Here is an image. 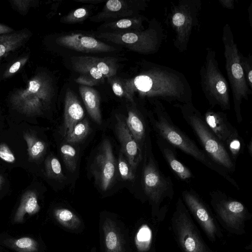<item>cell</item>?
I'll list each match as a JSON object with an SVG mask.
<instances>
[{
  "mask_svg": "<svg viewBox=\"0 0 252 252\" xmlns=\"http://www.w3.org/2000/svg\"><path fill=\"white\" fill-rule=\"evenodd\" d=\"M150 120L158 137L191 156L222 176L235 188L239 189L238 184L230 174L215 164L203 150L199 148L193 140L173 122L160 101H155L154 110L153 113L150 115Z\"/></svg>",
  "mask_w": 252,
  "mask_h": 252,
  "instance_id": "cell-1",
  "label": "cell"
},
{
  "mask_svg": "<svg viewBox=\"0 0 252 252\" xmlns=\"http://www.w3.org/2000/svg\"><path fill=\"white\" fill-rule=\"evenodd\" d=\"M183 117L198 138L207 156L217 165L229 173L235 163L224 145L219 140L205 122L204 116L190 102L176 105Z\"/></svg>",
  "mask_w": 252,
  "mask_h": 252,
  "instance_id": "cell-2",
  "label": "cell"
},
{
  "mask_svg": "<svg viewBox=\"0 0 252 252\" xmlns=\"http://www.w3.org/2000/svg\"><path fill=\"white\" fill-rule=\"evenodd\" d=\"M51 79L38 73L29 81L27 87L14 91L10 97L12 106L27 115L39 114L48 106L54 95Z\"/></svg>",
  "mask_w": 252,
  "mask_h": 252,
  "instance_id": "cell-3",
  "label": "cell"
},
{
  "mask_svg": "<svg viewBox=\"0 0 252 252\" xmlns=\"http://www.w3.org/2000/svg\"><path fill=\"white\" fill-rule=\"evenodd\" d=\"M222 41L224 47L225 66L228 78L231 87L234 110L238 123L242 121L241 105L243 99L247 100L251 94L247 84L243 67L241 56L238 54L232 32L228 24L223 28Z\"/></svg>",
  "mask_w": 252,
  "mask_h": 252,
  "instance_id": "cell-4",
  "label": "cell"
},
{
  "mask_svg": "<svg viewBox=\"0 0 252 252\" xmlns=\"http://www.w3.org/2000/svg\"><path fill=\"white\" fill-rule=\"evenodd\" d=\"M201 84L210 104L219 105L222 110L230 109L227 83L219 69L214 51L209 49L204 65L201 70Z\"/></svg>",
  "mask_w": 252,
  "mask_h": 252,
  "instance_id": "cell-5",
  "label": "cell"
},
{
  "mask_svg": "<svg viewBox=\"0 0 252 252\" xmlns=\"http://www.w3.org/2000/svg\"><path fill=\"white\" fill-rule=\"evenodd\" d=\"M143 169V185L144 192L154 203L158 204L165 197L172 198L173 184L170 177L160 170L149 142Z\"/></svg>",
  "mask_w": 252,
  "mask_h": 252,
  "instance_id": "cell-6",
  "label": "cell"
},
{
  "mask_svg": "<svg viewBox=\"0 0 252 252\" xmlns=\"http://www.w3.org/2000/svg\"><path fill=\"white\" fill-rule=\"evenodd\" d=\"M96 37L139 53L153 51L157 44L156 32L152 29L145 31L103 32Z\"/></svg>",
  "mask_w": 252,
  "mask_h": 252,
  "instance_id": "cell-7",
  "label": "cell"
},
{
  "mask_svg": "<svg viewBox=\"0 0 252 252\" xmlns=\"http://www.w3.org/2000/svg\"><path fill=\"white\" fill-rule=\"evenodd\" d=\"M116 161L110 141H103L91 166L95 183L103 191L113 183L116 173Z\"/></svg>",
  "mask_w": 252,
  "mask_h": 252,
  "instance_id": "cell-8",
  "label": "cell"
},
{
  "mask_svg": "<svg viewBox=\"0 0 252 252\" xmlns=\"http://www.w3.org/2000/svg\"><path fill=\"white\" fill-rule=\"evenodd\" d=\"M56 42L60 46L84 53H105L116 50L113 46L82 33H72L61 36L56 39Z\"/></svg>",
  "mask_w": 252,
  "mask_h": 252,
  "instance_id": "cell-9",
  "label": "cell"
},
{
  "mask_svg": "<svg viewBox=\"0 0 252 252\" xmlns=\"http://www.w3.org/2000/svg\"><path fill=\"white\" fill-rule=\"evenodd\" d=\"M116 117V131L121 145V151L135 171L142 158L141 148L134 139L126 122L119 116Z\"/></svg>",
  "mask_w": 252,
  "mask_h": 252,
  "instance_id": "cell-10",
  "label": "cell"
},
{
  "mask_svg": "<svg viewBox=\"0 0 252 252\" xmlns=\"http://www.w3.org/2000/svg\"><path fill=\"white\" fill-rule=\"evenodd\" d=\"M136 1L109 0L106 1L102 10L90 18L91 21L99 22L107 20L120 19L136 16L140 9Z\"/></svg>",
  "mask_w": 252,
  "mask_h": 252,
  "instance_id": "cell-11",
  "label": "cell"
},
{
  "mask_svg": "<svg viewBox=\"0 0 252 252\" xmlns=\"http://www.w3.org/2000/svg\"><path fill=\"white\" fill-rule=\"evenodd\" d=\"M212 203L221 217L228 223L235 225L244 216L245 208L242 203L229 198L220 191L211 193Z\"/></svg>",
  "mask_w": 252,
  "mask_h": 252,
  "instance_id": "cell-12",
  "label": "cell"
},
{
  "mask_svg": "<svg viewBox=\"0 0 252 252\" xmlns=\"http://www.w3.org/2000/svg\"><path fill=\"white\" fill-rule=\"evenodd\" d=\"M183 204L179 199L177 205L179 214L177 228L181 244L186 252H206L204 246L194 231L186 214L182 211Z\"/></svg>",
  "mask_w": 252,
  "mask_h": 252,
  "instance_id": "cell-13",
  "label": "cell"
},
{
  "mask_svg": "<svg viewBox=\"0 0 252 252\" xmlns=\"http://www.w3.org/2000/svg\"><path fill=\"white\" fill-rule=\"evenodd\" d=\"M70 61L72 68L79 74L75 79L76 83L92 87L104 82L103 74L84 56L72 57Z\"/></svg>",
  "mask_w": 252,
  "mask_h": 252,
  "instance_id": "cell-14",
  "label": "cell"
},
{
  "mask_svg": "<svg viewBox=\"0 0 252 252\" xmlns=\"http://www.w3.org/2000/svg\"><path fill=\"white\" fill-rule=\"evenodd\" d=\"M203 116L206 124L224 145L238 133L237 129L229 122L226 114L222 112L208 110Z\"/></svg>",
  "mask_w": 252,
  "mask_h": 252,
  "instance_id": "cell-15",
  "label": "cell"
},
{
  "mask_svg": "<svg viewBox=\"0 0 252 252\" xmlns=\"http://www.w3.org/2000/svg\"><path fill=\"white\" fill-rule=\"evenodd\" d=\"M182 197L206 232L210 236L213 237L216 228L212 218L199 195L192 190H185L182 192Z\"/></svg>",
  "mask_w": 252,
  "mask_h": 252,
  "instance_id": "cell-16",
  "label": "cell"
},
{
  "mask_svg": "<svg viewBox=\"0 0 252 252\" xmlns=\"http://www.w3.org/2000/svg\"><path fill=\"white\" fill-rule=\"evenodd\" d=\"M84 116V109L77 96L68 88L64 97L63 135L65 137L72 132L74 126L82 120Z\"/></svg>",
  "mask_w": 252,
  "mask_h": 252,
  "instance_id": "cell-17",
  "label": "cell"
},
{
  "mask_svg": "<svg viewBox=\"0 0 252 252\" xmlns=\"http://www.w3.org/2000/svg\"><path fill=\"white\" fill-rule=\"evenodd\" d=\"M157 144L163 157L170 168L182 181L189 182L193 176L190 170L177 158L176 150L163 139L157 137Z\"/></svg>",
  "mask_w": 252,
  "mask_h": 252,
  "instance_id": "cell-18",
  "label": "cell"
},
{
  "mask_svg": "<svg viewBox=\"0 0 252 252\" xmlns=\"http://www.w3.org/2000/svg\"><path fill=\"white\" fill-rule=\"evenodd\" d=\"M79 91L88 113L91 118L100 125L102 122L100 108V96L98 92L91 87L80 85Z\"/></svg>",
  "mask_w": 252,
  "mask_h": 252,
  "instance_id": "cell-19",
  "label": "cell"
},
{
  "mask_svg": "<svg viewBox=\"0 0 252 252\" xmlns=\"http://www.w3.org/2000/svg\"><path fill=\"white\" fill-rule=\"evenodd\" d=\"M30 36V32L26 30L0 35V59L20 47Z\"/></svg>",
  "mask_w": 252,
  "mask_h": 252,
  "instance_id": "cell-20",
  "label": "cell"
},
{
  "mask_svg": "<svg viewBox=\"0 0 252 252\" xmlns=\"http://www.w3.org/2000/svg\"><path fill=\"white\" fill-rule=\"evenodd\" d=\"M126 123L134 139L141 148L146 137V125L144 119L137 111L130 110Z\"/></svg>",
  "mask_w": 252,
  "mask_h": 252,
  "instance_id": "cell-21",
  "label": "cell"
},
{
  "mask_svg": "<svg viewBox=\"0 0 252 252\" xmlns=\"http://www.w3.org/2000/svg\"><path fill=\"white\" fill-rule=\"evenodd\" d=\"M39 209L36 193L33 190H28L22 197L20 204L15 215L14 221L21 222L26 214L32 215L38 212Z\"/></svg>",
  "mask_w": 252,
  "mask_h": 252,
  "instance_id": "cell-22",
  "label": "cell"
},
{
  "mask_svg": "<svg viewBox=\"0 0 252 252\" xmlns=\"http://www.w3.org/2000/svg\"><path fill=\"white\" fill-rule=\"evenodd\" d=\"M90 63L96 67L107 78L114 77L117 73L119 64L117 59L113 57L98 58L84 56Z\"/></svg>",
  "mask_w": 252,
  "mask_h": 252,
  "instance_id": "cell-23",
  "label": "cell"
},
{
  "mask_svg": "<svg viewBox=\"0 0 252 252\" xmlns=\"http://www.w3.org/2000/svg\"><path fill=\"white\" fill-rule=\"evenodd\" d=\"M142 21V17L134 16L110 22L107 23L105 27L115 30L114 32L141 31Z\"/></svg>",
  "mask_w": 252,
  "mask_h": 252,
  "instance_id": "cell-24",
  "label": "cell"
},
{
  "mask_svg": "<svg viewBox=\"0 0 252 252\" xmlns=\"http://www.w3.org/2000/svg\"><path fill=\"white\" fill-rule=\"evenodd\" d=\"M23 137L28 146L29 159L34 160L40 158L45 151V143L28 132L24 134Z\"/></svg>",
  "mask_w": 252,
  "mask_h": 252,
  "instance_id": "cell-25",
  "label": "cell"
},
{
  "mask_svg": "<svg viewBox=\"0 0 252 252\" xmlns=\"http://www.w3.org/2000/svg\"><path fill=\"white\" fill-rule=\"evenodd\" d=\"M104 229L107 252H122L120 237L110 221L105 224Z\"/></svg>",
  "mask_w": 252,
  "mask_h": 252,
  "instance_id": "cell-26",
  "label": "cell"
},
{
  "mask_svg": "<svg viewBox=\"0 0 252 252\" xmlns=\"http://www.w3.org/2000/svg\"><path fill=\"white\" fill-rule=\"evenodd\" d=\"M90 129L89 122L87 119L82 120L74 126L72 132L65 137L66 142L74 143L82 141L88 134Z\"/></svg>",
  "mask_w": 252,
  "mask_h": 252,
  "instance_id": "cell-27",
  "label": "cell"
},
{
  "mask_svg": "<svg viewBox=\"0 0 252 252\" xmlns=\"http://www.w3.org/2000/svg\"><path fill=\"white\" fill-rule=\"evenodd\" d=\"M233 161L236 164L238 156L243 152L244 141L239 135V133L236 134L224 144Z\"/></svg>",
  "mask_w": 252,
  "mask_h": 252,
  "instance_id": "cell-28",
  "label": "cell"
},
{
  "mask_svg": "<svg viewBox=\"0 0 252 252\" xmlns=\"http://www.w3.org/2000/svg\"><path fill=\"white\" fill-rule=\"evenodd\" d=\"M46 176L51 179L63 181L65 177L63 174L62 166L59 159L51 156L47 158L45 162Z\"/></svg>",
  "mask_w": 252,
  "mask_h": 252,
  "instance_id": "cell-29",
  "label": "cell"
},
{
  "mask_svg": "<svg viewBox=\"0 0 252 252\" xmlns=\"http://www.w3.org/2000/svg\"><path fill=\"white\" fill-rule=\"evenodd\" d=\"M54 214L58 221L67 227H76L80 223L78 217L67 209H57L55 211Z\"/></svg>",
  "mask_w": 252,
  "mask_h": 252,
  "instance_id": "cell-30",
  "label": "cell"
},
{
  "mask_svg": "<svg viewBox=\"0 0 252 252\" xmlns=\"http://www.w3.org/2000/svg\"><path fill=\"white\" fill-rule=\"evenodd\" d=\"M60 152L67 169L74 172L77 166L76 151L74 148L69 144H64L61 147Z\"/></svg>",
  "mask_w": 252,
  "mask_h": 252,
  "instance_id": "cell-31",
  "label": "cell"
},
{
  "mask_svg": "<svg viewBox=\"0 0 252 252\" xmlns=\"http://www.w3.org/2000/svg\"><path fill=\"white\" fill-rule=\"evenodd\" d=\"M90 12L85 7H79L61 19V22L65 24H75L85 20L89 16Z\"/></svg>",
  "mask_w": 252,
  "mask_h": 252,
  "instance_id": "cell-32",
  "label": "cell"
},
{
  "mask_svg": "<svg viewBox=\"0 0 252 252\" xmlns=\"http://www.w3.org/2000/svg\"><path fill=\"white\" fill-rule=\"evenodd\" d=\"M152 238V232L147 225H143L138 230L136 237V244L140 251L148 249Z\"/></svg>",
  "mask_w": 252,
  "mask_h": 252,
  "instance_id": "cell-33",
  "label": "cell"
},
{
  "mask_svg": "<svg viewBox=\"0 0 252 252\" xmlns=\"http://www.w3.org/2000/svg\"><path fill=\"white\" fill-rule=\"evenodd\" d=\"M118 169L123 180H133L135 177L134 171L125 156L121 151L118 157Z\"/></svg>",
  "mask_w": 252,
  "mask_h": 252,
  "instance_id": "cell-34",
  "label": "cell"
},
{
  "mask_svg": "<svg viewBox=\"0 0 252 252\" xmlns=\"http://www.w3.org/2000/svg\"><path fill=\"white\" fill-rule=\"evenodd\" d=\"M15 246L25 252H34L37 250L36 242L31 237H24L16 239L14 241Z\"/></svg>",
  "mask_w": 252,
  "mask_h": 252,
  "instance_id": "cell-35",
  "label": "cell"
},
{
  "mask_svg": "<svg viewBox=\"0 0 252 252\" xmlns=\"http://www.w3.org/2000/svg\"><path fill=\"white\" fill-rule=\"evenodd\" d=\"M107 80L111 86L112 91L116 95L120 97H125L128 100L122 79L117 77H112L107 78Z\"/></svg>",
  "mask_w": 252,
  "mask_h": 252,
  "instance_id": "cell-36",
  "label": "cell"
},
{
  "mask_svg": "<svg viewBox=\"0 0 252 252\" xmlns=\"http://www.w3.org/2000/svg\"><path fill=\"white\" fill-rule=\"evenodd\" d=\"M29 56L23 57L15 62L3 74L4 79L9 78L18 72L27 62Z\"/></svg>",
  "mask_w": 252,
  "mask_h": 252,
  "instance_id": "cell-37",
  "label": "cell"
},
{
  "mask_svg": "<svg viewBox=\"0 0 252 252\" xmlns=\"http://www.w3.org/2000/svg\"><path fill=\"white\" fill-rule=\"evenodd\" d=\"M10 2L13 7L23 15H25L30 8L35 3V1L32 0H15Z\"/></svg>",
  "mask_w": 252,
  "mask_h": 252,
  "instance_id": "cell-38",
  "label": "cell"
},
{
  "mask_svg": "<svg viewBox=\"0 0 252 252\" xmlns=\"http://www.w3.org/2000/svg\"><path fill=\"white\" fill-rule=\"evenodd\" d=\"M0 158L9 163H13L15 160L14 155L5 143L0 144Z\"/></svg>",
  "mask_w": 252,
  "mask_h": 252,
  "instance_id": "cell-39",
  "label": "cell"
},
{
  "mask_svg": "<svg viewBox=\"0 0 252 252\" xmlns=\"http://www.w3.org/2000/svg\"><path fill=\"white\" fill-rule=\"evenodd\" d=\"M186 15L182 12L175 13L172 17V22L173 25L177 28V32L181 31L182 27L186 24Z\"/></svg>",
  "mask_w": 252,
  "mask_h": 252,
  "instance_id": "cell-40",
  "label": "cell"
},
{
  "mask_svg": "<svg viewBox=\"0 0 252 252\" xmlns=\"http://www.w3.org/2000/svg\"><path fill=\"white\" fill-rule=\"evenodd\" d=\"M13 31L11 27L0 23V35L11 33Z\"/></svg>",
  "mask_w": 252,
  "mask_h": 252,
  "instance_id": "cell-41",
  "label": "cell"
},
{
  "mask_svg": "<svg viewBox=\"0 0 252 252\" xmlns=\"http://www.w3.org/2000/svg\"><path fill=\"white\" fill-rule=\"evenodd\" d=\"M79 2H82L83 3H91V4H97L98 3L101 2L103 1L102 0H76Z\"/></svg>",
  "mask_w": 252,
  "mask_h": 252,
  "instance_id": "cell-42",
  "label": "cell"
},
{
  "mask_svg": "<svg viewBox=\"0 0 252 252\" xmlns=\"http://www.w3.org/2000/svg\"><path fill=\"white\" fill-rule=\"evenodd\" d=\"M248 152L251 156L252 155V140H251L247 145Z\"/></svg>",
  "mask_w": 252,
  "mask_h": 252,
  "instance_id": "cell-43",
  "label": "cell"
},
{
  "mask_svg": "<svg viewBox=\"0 0 252 252\" xmlns=\"http://www.w3.org/2000/svg\"><path fill=\"white\" fill-rule=\"evenodd\" d=\"M3 183V177L0 175V188H1L2 184Z\"/></svg>",
  "mask_w": 252,
  "mask_h": 252,
  "instance_id": "cell-44",
  "label": "cell"
}]
</instances>
